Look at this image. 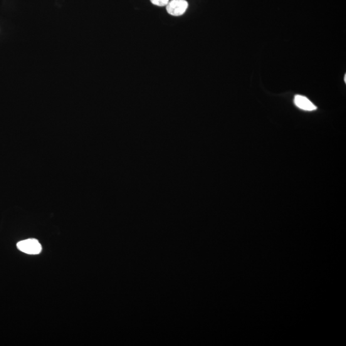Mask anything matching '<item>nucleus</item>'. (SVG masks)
Segmentation results:
<instances>
[{
	"label": "nucleus",
	"instance_id": "5",
	"mask_svg": "<svg viewBox=\"0 0 346 346\" xmlns=\"http://www.w3.org/2000/svg\"><path fill=\"white\" fill-rule=\"evenodd\" d=\"M344 81L346 82V75L344 76Z\"/></svg>",
	"mask_w": 346,
	"mask_h": 346
},
{
	"label": "nucleus",
	"instance_id": "3",
	"mask_svg": "<svg viewBox=\"0 0 346 346\" xmlns=\"http://www.w3.org/2000/svg\"><path fill=\"white\" fill-rule=\"evenodd\" d=\"M294 103L296 107L301 110L306 111H313L317 109V107L311 103L305 96L296 95L294 98Z\"/></svg>",
	"mask_w": 346,
	"mask_h": 346
},
{
	"label": "nucleus",
	"instance_id": "2",
	"mask_svg": "<svg viewBox=\"0 0 346 346\" xmlns=\"http://www.w3.org/2000/svg\"><path fill=\"white\" fill-rule=\"evenodd\" d=\"M188 8L186 0H172L166 6V10L170 15L180 16L184 14Z\"/></svg>",
	"mask_w": 346,
	"mask_h": 346
},
{
	"label": "nucleus",
	"instance_id": "1",
	"mask_svg": "<svg viewBox=\"0 0 346 346\" xmlns=\"http://www.w3.org/2000/svg\"><path fill=\"white\" fill-rule=\"evenodd\" d=\"M17 248L23 253L29 254H38L41 253L42 246L38 240L29 239L19 242Z\"/></svg>",
	"mask_w": 346,
	"mask_h": 346
},
{
	"label": "nucleus",
	"instance_id": "4",
	"mask_svg": "<svg viewBox=\"0 0 346 346\" xmlns=\"http://www.w3.org/2000/svg\"><path fill=\"white\" fill-rule=\"evenodd\" d=\"M150 1L155 6L159 7L166 6L169 3V0H150Z\"/></svg>",
	"mask_w": 346,
	"mask_h": 346
}]
</instances>
